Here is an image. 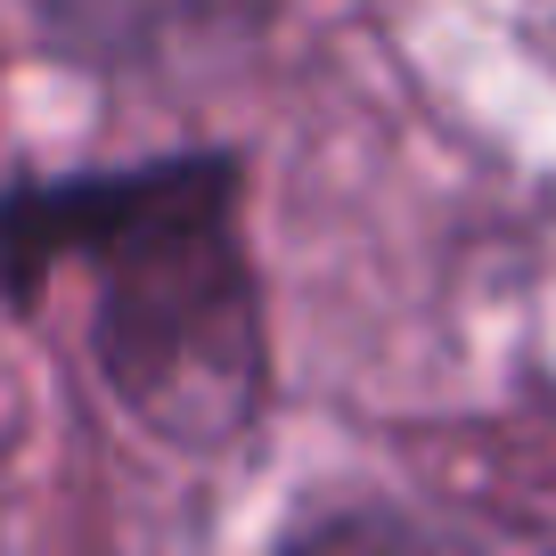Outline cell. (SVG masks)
I'll list each match as a JSON object with an SVG mask.
<instances>
[{"label":"cell","mask_w":556,"mask_h":556,"mask_svg":"<svg viewBox=\"0 0 556 556\" xmlns=\"http://www.w3.org/2000/svg\"><path fill=\"white\" fill-rule=\"evenodd\" d=\"M229 173L164 164L0 213V245L99 254V361L164 434H229L254 401V295L222 222Z\"/></svg>","instance_id":"obj_1"}]
</instances>
